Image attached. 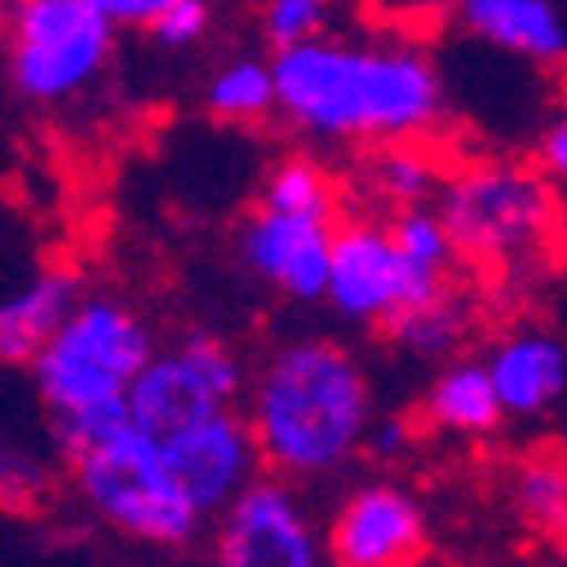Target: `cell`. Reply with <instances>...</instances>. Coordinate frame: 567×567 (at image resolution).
<instances>
[{
	"label": "cell",
	"instance_id": "1",
	"mask_svg": "<svg viewBox=\"0 0 567 567\" xmlns=\"http://www.w3.org/2000/svg\"><path fill=\"white\" fill-rule=\"evenodd\" d=\"M268 64L277 114L313 141H417L445 114L441 73L413 45L313 37Z\"/></svg>",
	"mask_w": 567,
	"mask_h": 567
},
{
	"label": "cell",
	"instance_id": "2",
	"mask_svg": "<svg viewBox=\"0 0 567 567\" xmlns=\"http://www.w3.org/2000/svg\"><path fill=\"white\" fill-rule=\"evenodd\" d=\"M246 422L268 472L287 482L332 477L359 454L368 436V377L341 341H291L259 368Z\"/></svg>",
	"mask_w": 567,
	"mask_h": 567
},
{
	"label": "cell",
	"instance_id": "3",
	"mask_svg": "<svg viewBox=\"0 0 567 567\" xmlns=\"http://www.w3.org/2000/svg\"><path fill=\"white\" fill-rule=\"evenodd\" d=\"M69 467L86 508L136 545L186 549L205 527L196 504L173 482L159 441L132 427V422L101 436L96 445L78 450Z\"/></svg>",
	"mask_w": 567,
	"mask_h": 567
},
{
	"label": "cell",
	"instance_id": "4",
	"mask_svg": "<svg viewBox=\"0 0 567 567\" xmlns=\"http://www.w3.org/2000/svg\"><path fill=\"white\" fill-rule=\"evenodd\" d=\"M151 354L155 337L136 309L110 296H82L28 372L45 413H64L91 400L127 395L132 377L151 363Z\"/></svg>",
	"mask_w": 567,
	"mask_h": 567
},
{
	"label": "cell",
	"instance_id": "5",
	"mask_svg": "<svg viewBox=\"0 0 567 567\" xmlns=\"http://www.w3.org/2000/svg\"><path fill=\"white\" fill-rule=\"evenodd\" d=\"M436 214L450 227L458 259L523 264L554 231L558 205H554V182L517 164H482L458 173L445 186Z\"/></svg>",
	"mask_w": 567,
	"mask_h": 567
},
{
	"label": "cell",
	"instance_id": "6",
	"mask_svg": "<svg viewBox=\"0 0 567 567\" xmlns=\"http://www.w3.org/2000/svg\"><path fill=\"white\" fill-rule=\"evenodd\" d=\"M114 23L91 0H10V82L32 105H64L114 55Z\"/></svg>",
	"mask_w": 567,
	"mask_h": 567
},
{
	"label": "cell",
	"instance_id": "7",
	"mask_svg": "<svg viewBox=\"0 0 567 567\" xmlns=\"http://www.w3.org/2000/svg\"><path fill=\"white\" fill-rule=\"evenodd\" d=\"M246 395V368L209 332L182 337L173 350H155L151 363L132 377L127 413L132 427L164 441L186 422H196L214 409H227Z\"/></svg>",
	"mask_w": 567,
	"mask_h": 567
},
{
	"label": "cell",
	"instance_id": "8",
	"mask_svg": "<svg viewBox=\"0 0 567 567\" xmlns=\"http://www.w3.org/2000/svg\"><path fill=\"white\" fill-rule=\"evenodd\" d=\"M441 291H450V281L413 268L395 246L391 223L350 218V223L332 227V264H327V296L322 300L341 318L382 327L391 313L422 305Z\"/></svg>",
	"mask_w": 567,
	"mask_h": 567
},
{
	"label": "cell",
	"instance_id": "9",
	"mask_svg": "<svg viewBox=\"0 0 567 567\" xmlns=\"http://www.w3.org/2000/svg\"><path fill=\"white\" fill-rule=\"evenodd\" d=\"M214 558L223 567H313L322 563V536L291 482L268 472L250 477L218 513Z\"/></svg>",
	"mask_w": 567,
	"mask_h": 567
},
{
	"label": "cell",
	"instance_id": "10",
	"mask_svg": "<svg viewBox=\"0 0 567 567\" xmlns=\"http://www.w3.org/2000/svg\"><path fill=\"white\" fill-rule=\"evenodd\" d=\"M427 545L432 536L422 504L391 482H368L332 513L322 558L341 567H409L427 558Z\"/></svg>",
	"mask_w": 567,
	"mask_h": 567
},
{
	"label": "cell",
	"instance_id": "11",
	"mask_svg": "<svg viewBox=\"0 0 567 567\" xmlns=\"http://www.w3.org/2000/svg\"><path fill=\"white\" fill-rule=\"evenodd\" d=\"M159 450L173 482L196 504L200 517H218L231 504V495L259 472V445L250 436L246 413H236V404L186 422V427L159 441Z\"/></svg>",
	"mask_w": 567,
	"mask_h": 567
},
{
	"label": "cell",
	"instance_id": "12",
	"mask_svg": "<svg viewBox=\"0 0 567 567\" xmlns=\"http://www.w3.org/2000/svg\"><path fill=\"white\" fill-rule=\"evenodd\" d=\"M332 227L327 218H296L255 209L241 223V264L277 287L287 300L318 305L327 296V264H332Z\"/></svg>",
	"mask_w": 567,
	"mask_h": 567
},
{
	"label": "cell",
	"instance_id": "13",
	"mask_svg": "<svg viewBox=\"0 0 567 567\" xmlns=\"http://www.w3.org/2000/svg\"><path fill=\"white\" fill-rule=\"evenodd\" d=\"M504 417H536L567 395V346L545 332H508L486 354Z\"/></svg>",
	"mask_w": 567,
	"mask_h": 567
},
{
	"label": "cell",
	"instance_id": "14",
	"mask_svg": "<svg viewBox=\"0 0 567 567\" xmlns=\"http://www.w3.org/2000/svg\"><path fill=\"white\" fill-rule=\"evenodd\" d=\"M458 19L472 37L504 55L545 69L567 60V23L549 0H458Z\"/></svg>",
	"mask_w": 567,
	"mask_h": 567
},
{
	"label": "cell",
	"instance_id": "15",
	"mask_svg": "<svg viewBox=\"0 0 567 567\" xmlns=\"http://www.w3.org/2000/svg\"><path fill=\"white\" fill-rule=\"evenodd\" d=\"M82 300V277L73 268H45L23 291L0 300V368H32L41 346Z\"/></svg>",
	"mask_w": 567,
	"mask_h": 567
},
{
	"label": "cell",
	"instance_id": "16",
	"mask_svg": "<svg viewBox=\"0 0 567 567\" xmlns=\"http://www.w3.org/2000/svg\"><path fill=\"white\" fill-rule=\"evenodd\" d=\"M422 417L450 436H491L504 422V404L491 386L486 363H472V359L445 363L432 377L427 395H422Z\"/></svg>",
	"mask_w": 567,
	"mask_h": 567
},
{
	"label": "cell",
	"instance_id": "17",
	"mask_svg": "<svg viewBox=\"0 0 567 567\" xmlns=\"http://www.w3.org/2000/svg\"><path fill=\"white\" fill-rule=\"evenodd\" d=\"M391 346H400L413 359H450L467 337V309L454 291H441L422 305H409L382 322Z\"/></svg>",
	"mask_w": 567,
	"mask_h": 567
},
{
	"label": "cell",
	"instance_id": "18",
	"mask_svg": "<svg viewBox=\"0 0 567 567\" xmlns=\"http://www.w3.org/2000/svg\"><path fill=\"white\" fill-rule=\"evenodd\" d=\"M259 209L337 223V209H341L337 177L327 173L313 155H287V159H277L268 168L264 192H259Z\"/></svg>",
	"mask_w": 567,
	"mask_h": 567
},
{
	"label": "cell",
	"instance_id": "19",
	"mask_svg": "<svg viewBox=\"0 0 567 567\" xmlns=\"http://www.w3.org/2000/svg\"><path fill=\"white\" fill-rule=\"evenodd\" d=\"M205 110L223 123H259L277 114V86L268 60H231L205 86Z\"/></svg>",
	"mask_w": 567,
	"mask_h": 567
},
{
	"label": "cell",
	"instance_id": "20",
	"mask_svg": "<svg viewBox=\"0 0 567 567\" xmlns=\"http://www.w3.org/2000/svg\"><path fill=\"white\" fill-rule=\"evenodd\" d=\"M441 182V168L436 159L413 146V141H386L382 151L372 159V192L382 196L386 205L395 209H409V205H427V196L436 192Z\"/></svg>",
	"mask_w": 567,
	"mask_h": 567
},
{
	"label": "cell",
	"instance_id": "21",
	"mask_svg": "<svg viewBox=\"0 0 567 567\" xmlns=\"http://www.w3.org/2000/svg\"><path fill=\"white\" fill-rule=\"evenodd\" d=\"M391 236H395L400 255H404L413 268H422L427 277L450 281V268H454L458 250H454L450 227L441 223L436 209H427V205H409V209H400L395 223H391Z\"/></svg>",
	"mask_w": 567,
	"mask_h": 567
},
{
	"label": "cell",
	"instance_id": "22",
	"mask_svg": "<svg viewBox=\"0 0 567 567\" xmlns=\"http://www.w3.org/2000/svg\"><path fill=\"white\" fill-rule=\"evenodd\" d=\"M517 513L545 536H567V467L536 458L517 472Z\"/></svg>",
	"mask_w": 567,
	"mask_h": 567
},
{
	"label": "cell",
	"instance_id": "23",
	"mask_svg": "<svg viewBox=\"0 0 567 567\" xmlns=\"http://www.w3.org/2000/svg\"><path fill=\"white\" fill-rule=\"evenodd\" d=\"M51 491L45 463L19 445H0V513H37Z\"/></svg>",
	"mask_w": 567,
	"mask_h": 567
},
{
	"label": "cell",
	"instance_id": "24",
	"mask_svg": "<svg viewBox=\"0 0 567 567\" xmlns=\"http://www.w3.org/2000/svg\"><path fill=\"white\" fill-rule=\"evenodd\" d=\"M327 28V0H268L264 10V32L272 41V51L313 41Z\"/></svg>",
	"mask_w": 567,
	"mask_h": 567
},
{
	"label": "cell",
	"instance_id": "25",
	"mask_svg": "<svg viewBox=\"0 0 567 567\" xmlns=\"http://www.w3.org/2000/svg\"><path fill=\"white\" fill-rule=\"evenodd\" d=\"M209 0H173V6L146 28L155 37V45H164V51H192L196 41L209 37Z\"/></svg>",
	"mask_w": 567,
	"mask_h": 567
},
{
	"label": "cell",
	"instance_id": "26",
	"mask_svg": "<svg viewBox=\"0 0 567 567\" xmlns=\"http://www.w3.org/2000/svg\"><path fill=\"white\" fill-rule=\"evenodd\" d=\"M363 445H368V454H372V458H400V454L413 445V422H409V417H400V413L377 417V422H368Z\"/></svg>",
	"mask_w": 567,
	"mask_h": 567
},
{
	"label": "cell",
	"instance_id": "27",
	"mask_svg": "<svg viewBox=\"0 0 567 567\" xmlns=\"http://www.w3.org/2000/svg\"><path fill=\"white\" fill-rule=\"evenodd\" d=\"M114 28H151L173 0H91Z\"/></svg>",
	"mask_w": 567,
	"mask_h": 567
},
{
	"label": "cell",
	"instance_id": "28",
	"mask_svg": "<svg viewBox=\"0 0 567 567\" xmlns=\"http://www.w3.org/2000/svg\"><path fill=\"white\" fill-rule=\"evenodd\" d=\"M540 168L554 186H567V114L554 118L540 136Z\"/></svg>",
	"mask_w": 567,
	"mask_h": 567
},
{
	"label": "cell",
	"instance_id": "29",
	"mask_svg": "<svg viewBox=\"0 0 567 567\" xmlns=\"http://www.w3.org/2000/svg\"><path fill=\"white\" fill-rule=\"evenodd\" d=\"M6 32H10V0H0V41H6Z\"/></svg>",
	"mask_w": 567,
	"mask_h": 567
},
{
	"label": "cell",
	"instance_id": "30",
	"mask_svg": "<svg viewBox=\"0 0 567 567\" xmlns=\"http://www.w3.org/2000/svg\"><path fill=\"white\" fill-rule=\"evenodd\" d=\"M327 6H341V0H327Z\"/></svg>",
	"mask_w": 567,
	"mask_h": 567
}]
</instances>
